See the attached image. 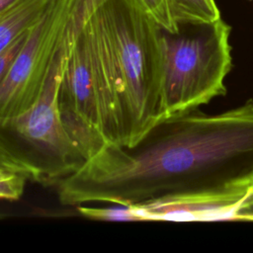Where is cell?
I'll return each instance as SVG.
<instances>
[{"mask_svg":"<svg viewBox=\"0 0 253 253\" xmlns=\"http://www.w3.org/2000/svg\"><path fill=\"white\" fill-rule=\"evenodd\" d=\"M89 8L71 26L39 99L26 111L0 119V166L43 185H57L86 161L68 133L59 109V90L71 44Z\"/></svg>","mask_w":253,"mask_h":253,"instance_id":"obj_3","label":"cell"},{"mask_svg":"<svg viewBox=\"0 0 253 253\" xmlns=\"http://www.w3.org/2000/svg\"><path fill=\"white\" fill-rule=\"evenodd\" d=\"M149 17L162 29L174 33L177 26L174 23L167 0H135Z\"/></svg>","mask_w":253,"mask_h":253,"instance_id":"obj_12","label":"cell"},{"mask_svg":"<svg viewBox=\"0 0 253 253\" xmlns=\"http://www.w3.org/2000/svg\"><path fill=\"white\" fill-rule=\"evenodd\" d=\"M234 220L253 221V189L248 198L244 201L241 208L238 210Z\"/></svg>","mask_w":253,"mask_h":253,"instance_id":"obj_14","label":"cell"},{"mask_svg":"<svg viewBox=\"0 0 253 253\" xmlns=\"http://www.w3.org/2000/svg\"><path fill=\"white\" fill-rule=\"evenodd\" d=\"M174 23L212 22L220 17L214 0H167Z\"/></svg>","mask_w":253,"mask_h":253,"instance_id":"obj_9","label":"cell"},{"mask_svg":"<svg viewBox=\"0 0 253 253\" xmlns=\"http://www.w3.org/2000/svg\"><path fill=\"white\" fill-rule=\"evenodd\" d=\"M252 188L169 195L128 205L138 221L234 220Z\"/></svg>","mask_w":253,"mask_h":253,"instance_id":"obj_7","label":"cell"},{"mask_svg":"<svg viewBox=\"0 0 253 253\" xmlns=\"http://www.w3.org/2000/svg\"><path fill=\"white\" fill-rule=\"evenodd\" d=\"M89 29L105 140L133 147L163 120L160 27L135 0H97Z\"/></svg>","mask_w":253,"mask_h":253,"instance_id":"obj_2","label":"cell"},{"mask_svg":"<svg viewBox=\"0 0 253 253\" xmlns=\"http://www.w3.org/2000/svg\"><path fill=\"white\" fill-rule=\"evenodd\" d=\"M27 178L0 166V200L17 201L24 194Z\"/></svg>","mask_w":253,"mask_h":253,"instance_id":"obj_11","label":"cell"},{"mask_svg":"<svg viewBox=\"0 0 253 253\" xmlns=\"http://www.w3.org/2000/svg\"><path fill=\"white\" fill-rule=\"evenodd\" d=\"M251 188H252V189H253V183H252V185H251Z\"/></svg>","mask_w":253,"mask_h":253,"instance_id":"obj_16","label":"cell"},{"mask_svg":"<svg viewBox=\"0 0 253 253\" xmlns=\"http://www.w3.org/2000/svg\"><path fill=\"white\" fill-rule=\"evenodd\" d=\"M51 0H17L0 13V52L31 29Z\"/></svg>","mask_w":253,"mask_h":253,"instance_id":"obj_8","label":"cell"},{"mask_svg":"<svg viewBox=\"0 0 253 253\" xmlns=\"http://www.w3.org/2000/svg\"><path fill=\"white\" fill-rule=\"evenodd\" d=\"M230 31L221 18L179 23L174 33L160 28L163 119L226 94L224 80L232 67Z\"/></svg>","mask_w":253,"mask_h":253,"instance_id":"obj_4","label":"cell"},{"mask_svg":"<svg viewBox=\"0 0 253 253\" xmlns=\"http://www.w3.org/2000/svg\"><path fill=\"white\" fill-rule=\"evenodd\" d=\"M88 0H51L32 27L0 84V119L29 109L41 96L55 56Z\"/></svg>","mask_w":253,"mask_h":253,"instance_id":"obj_5","label":"cell"},{"mask_svg":"<svg viewBox=\"0 0 253 253\" xmlns=\"http://www.w3.org/2000/svg\"><path fill=\"white\" fill-rule=\"evenodd\" d=\"M77 211L84 217L106 221H138L129 206L114 205L112 207H90L80 205Z\"/></svg>","mask_w":253,"mask_h":253,"instance_id":"obj_10","label":"cell"},{"mask_svg":"<svg viewBox=\"0 0 253 253\" xmlns=\"http://www.w3.org/2000/svg\"><path fill=\"white\" fill-rule=\"evenodd\" d=\"M1 217H2V215H0V218H1Z\"/></svg>","mask_w":253,"mask_h":253,"instance_id":"obj_17","label":"cell"},{"mask_svg":"<svg viewBox=\"0 0 253 253\" xmlns=\"http://www.w3.org/2000/svg\"><path fill=\"white\" fill-rule=\"evenodd\" d=\"M31 29L23 33L8 47H6L3 51L0 52V84L3 81L4 77L6 76V74L8 73L14 59L16 58L17 54L21 50L23 44L25 43Z\"/></svg>","mask_w":253,"mask_h":253,"instance_id":"obj_13","label":"cell"},{"mask_svg":"<svg viewBox=\"0 0 253 253\" xmlns=\"http://www.w3.org/2000/svg\"><path fill=\"white\" fill-rule=\"evenodd\" d=\"M87 11L70 47L59 90L64 126L86 160L107 144L101 124Z\"/></svg>","mask_w":253,"mask_h":253,"instance_id":"obj_6","label":"cell"},{"mask_svg":"<svg viewBox=\"0 0 253 253\" xmlns=\"http://www.w3.org/2000/svg\"><path fill=\"white\" fill-rule=\"evenodd\" d=\"M17 0H0V13L15 3Z\"/></svg>","mask_w":253,"mask_h":253,"instance_id":"obj_15","label":"cell"},{"mask_svg":"<svg viewBox=\"0 0 253 253\" xmlns=\"http://www.w3.org/2000/svg\"><path fill=\"white\" fill-rule=\"evenodd\" d=\"M253 99L160 121L133 147L105 144L57 184L62 205L128 206L169 195L251 188Z\"/></svg>","mask_w":253,"mask_h":253,"instance_id":"obj_1","label":"cell"}]
</instances>
